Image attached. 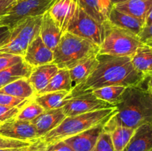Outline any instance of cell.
<instances>
[{
  "label": "cell",
  "instance_id": "obj_17",
  "mask_svg": "<svg viewBox=\"0 0 152 151\" xmlns=\"http://www.w3.org/2000/svg\"><path fill=\"white\" fill-rule=\"evenodd\" d=\"M123 151H152V125L142 124L137 127Z\"/></svg>",
  "mask_w": 152,
  "mask_h": 151
},
{
  "label": "cell",
  "instance_id": "obj_34",
  "mask_svg": "<svg viewBox=\"0 0 152 151\" xmlns=\"http://www.w3.org/2000/svg\"><path fill=\"white\" fill-rule=\"evenodd\" d=\"M33 143H34V142L15 140V139H8V138L0 136V149L25 147L30 146V145L32 144Z\"/></svg>",
  "mask_w": 152,
  "mask_h": 151
},
{
  "label": "cell",
  "instance_id": "obj_21",
  "mask_svg": "<svg viewBox=\"0 0 152 151\" xmlns=\"http://www.w3.org/2000/svg\"><path fill=\"white\" fill-rule=\"evenodd\" d=\"M96 56H91L86 59L69 70L72 90L83 84L94 70L98 65V59Z\"/></svg>",
  "mask_w": 152,
  "mask_h": 151
},
{
  "label": "cell",
  "instance_id": "obj_28",
  "mask_svg": "<svg viewBox=\"0 0 152 151\" xmlns=\"http://www.w3.org/2000/svg\"><path fill=\"white\" fill-rule=\"evenodd\" d=\"M28 44L18 37L10 36L7 43L0 47V53H8V54L16 55L23 57L26 52Z\"/></svg>",
  "mask_w": 152,
  "mask_h": 151
},
{
  "label": "cell",
  "instance_id": "obj_7",
  "mask_svg": "<svg viewBox=\"0 0 152 151\" xmlns=\"http://www.w3.org/2000/svg\"><path fill=\"white\" fill-rule=\"evenodd\" d=\"M54 0H16L4 16L0 19V26L11 29L16 23L31 16L43 15Z\"/></svg>",
  "mask_w": 152,
  "mask_h": 151
},
{
  "label": "cell",
  "instance_id": "obj_25",
  "mask_svg": "<svg viewBox=\"0 0 152 151\" xmlns=\"http://www.w3.org/2000/svg\"><path fill=\"white\" fill-rule=\"evenodd\" d=\"M71 90L72 87H71L69 70L59 69L56 75L50 80L49 84L37 94L59 91V90H65L71 93Z\"/></svg>",
  "mask_w": 152,
  "mask_h": 151
},
{
  "label": "cell",
  "instance_id": "obj_24",
  "mask_svg": "<svg viewBox=\"0 0 152 151\" xmlns=\"http://www.w3.org/2000/svg\"><path fill=\"white\" fill-rule=\"evenodd\" d=\"M0 93L28 99H34L36 94L31 83L26 78H19L1 87Z\"/></svg>",
  "mask_w": 152,
  "mask_h": 151
},
{
  "label": "cell",
  "instance_id": "obj_27",
  "mask_svg": "<svg viewBox=\"0 0 152 151\" xmlns=\"http://www.w3.org/2000/svg\"><path fill=\"white\" fill-rule=\"evenodd\" d=\"M134 131L135 129L134 128L123 126H116L108 132L111 135V141L115 151H123Z\"/></svg>",
  "mask_w": 152,
  "mask_h": 151
},
{
  "label": "cell",
  "instance_id": "obj_39",
  "mask_svg": "<svg viewBox=\"0 0 152 151\" xmlns=\"http://www.w3.org/2000/svg\"><path fill=\"white\" fill-rule=\"evenodd\" d=\"M11 30L6 26H0V47L7 42L10 37Z\"/></svg>",
  "mask_w": 152,
  "mask_h": 151
},
{
  "label": "cell",
  "instance_id": "obj_10",
  "mask_svg": "<svg viewBox=\"0 0 152 151\" xmlns=\"http://www.w3.org/2000/svg\"><path fill=\"white\" fill-rule=\"evenodd\" d=\"M77 4V0H54L48 10L63 33L66 32L68 24L75 13Z\"/></svg>",
  "mask_w": 152,
  "mask_h": 151
},
{
  "label": "cell",
  "instance_id": "obj_41",
  "mask_svg": "<svg viewBox=\"0 0 152 151\" xmlns=\"http://www.w3.org/2000/svg\"><path fill=\"white\" fill-rule=\"evenodd\" d=\"M45 144L42 142L40 139L33 143L30 147H28L24 151H43L45 147Z\"/></svg>",
  "mask_w": 152,
  "mask_h": 151
},
{
  "label": "cell",
  "instance_id": "obj_36",
  "mask_svg": "<svg viewBox=\"0 0 152 151\" xmlns=\"http://www.w3.org/2000/svg\"><path fill=\"white\" fill-rule=\"evenodd\" d=\"M43 151H74L69 145L67 144L64 141L54 142L45 145Z\"/></svg>",
  "mask_w": 152,
  "mask_h": 151
},
{
  "label": "cell",
  "instance_id": "obj_22",
  "mask_svg": "<svg viewBox=\"0 0 152 151\" xmlns=\"http://www.w3.org/2000/svg\"><path fill=\"white\" fill-rule=\"evenodd\" d=\"M69 92L65 90H59L50 93L36 94L34 96V101L44 109V110L61 108L68 102L67 96Z\"/></svg>",
  "mask_w": 152,
  "mask_h": 151
},
{
  "label": "cell",
  "instance_id": "obj_33",
  "mask_svg": "<svg viewBox=\"0 0 152 151\" xmlns=\"http://www.w3.org/2000/svg\"><path fill=\"white\" fill-rule=\"evenodd\" d=\"M22 56L0 53V71L23 62Z\"/></svg>",
  "mask_w": 152,
  "mask_h": 151
},
{
  "label": "cell",
  "instance_id": "obj_38",
  "mask_svg": "<svg viewBox=\"0 0 152 151\" xmlns=\"http://www.w3.org/2000/svg\"><path fill=\"white\" fill-rule=\"evenodd\" d=\"M142 43H145L148 40L152 39V24L148 26L144 27L138 36Z\"/></svg>",
  "mask_w": 152,
  "mask_h": 151
},
{
  "label": "cell",
  "instance_id": "obj_37",
  "mask_svg": "<svg viewBox=\"0 0 152 151\" xmlns=\"http://www.w3.org/2000/svg\"><path fill=\"white\" fill-rule=\"evenodd\" d=\"M98 1H99V7L101 13L104 19L107 20L113 7L111 0H98Z\"/></svg>",
  "mask_w": 152,
  "mask_h": 151
},
{
  "label": "cell",
  "instance_id": "obj_23",
  "mask_svg": "<svg viewBox=\"0 0 152 151\" xmlns=\"http://www.w3.org/2000/svg\"><path fill=\"white\" fill-rule=\"evenodd\" d=\"M32 67L25 61L5 70L0 71V89L7 84L22 78H28L32 71Z\"/></svg>",
  "mask_w": 152,
  "mask_h": 151
},
{
  "label": "cell",
  "instance_id": "obj_42",
  "mask_svg": "<svg viewBox=\"0 0 152 151\" xmlns=\"http://www.w3.org/2000/svg\"><path fill=\"white\" fill-rule=\"evenodd\" d=\"M152 24V8L150 10L147 14L146 17H145V22H144V27L148 26V25H151Z\"/></svg>",
  "mask_w": 152,
  "mask_h": 151
},
{
  "label": "cell",
  "instance_id": "obj_46",
  "mask_svg": "<svg viewBox=\"0 0 152 151\" xmlns=\"http://www.w3.org/2000/svg\"><path fill=\"white\" fill-rule=\"evenodd\" d=\"M144 44H146V45L150 46V47H152V39H151V40H148V41H147L146 42L144 43Z\"/></svg>",
  "mask_w": 152,
  "mask_h": 151
},
{
  "label": "cell",
  "instance_id": "obj_5",
  "mask_svg": "<svg viewBox=\"0 0 152 151\" xmlns=\"http://www.w3.org/2000/svg\"><path fill=\"white\" fill-rule=\"evenodd\" d=\"M104 24L105 37L99 46L98 54L132 57L138 47L143 44L138 36L130 31L115 26L108 20L105 21Z\"/></svg>",
  "mask_w": 152,
  "mask_h": 151
},
{
  "label": "cell",
  "instance_id": "obj_1",
  "mask_svg": "<svg viewBox=\"0 0 152 151\" xmlns=\"http://www.w3.org/2000/svg\"><path fill=\"white\" fill-rule=\"evenodd\" d=\"M98 65L87 79L73 89L67 99L88 93L95 89L112 85L142 86L146 81L132 65L131 57L97 54Z\"/></svg>",
  "mask_w": 152,
  "mask_h": 151
},
{
  "label": "cell",
  "instance_id": "obj_44",
  "mask_svg": "<svg viewBox=\"0 0 152 151\" xmlns=\"http://www.w3.org/2000/svg\"><path fill=\"white\" fill-rule=\"evenodd\" d=\"M146 80H148L147 81V90L149 92L150 94L152 96V76L149 77L148 78H147Z\"/></svg>",
  "mask_w": 152,
  "mask_h": 151
},
{
  "label": "cell",
  "instance_id": "obj_45",
  "mask_svg": "<svg viewBox=\"0 0 152 151\" xmlns=\"http://www.w3.org/2000/svg\"><path fill=\"white\" fill-rule=\"evenodd\" d=\"M131 1V0H111V3H112V5H114V4H119V3L126 2V1Z\"/></svg>",
  "mask_w": 152,
  "mask_h": 151
},
{
  "label": "cell",
  "instance_id": "obj_15",
  "mask_svg": "<svg viewBox=\"0 0 152 151\" xmlns=\"http://www.w3.org/2000/svg\"><path fill=\"white\" fill-rule=\"evenodd\" d=\"M58 70V67L53 62L32 68L28 80L31 83L36 94L39 93L49 84Z\"/></svg>",
  "mask_w": 152,
  "mask_h": 151
},
{
  "label": "cell",
  "instance_id": "obj_29",
  "mask_svg": "<svg viewBox=\"0 0 152 151\" xmlns=\"http://www.w3.org/2000/svg\"><path fill=\"white\" fill-rule=\"evenodd\" d=\"M44 111V109L33 99L21 108L19 113L16 115V118L18 119L24 120V121H31L37 118L40 114L42 113Z\"/></svg>",
  "mask_w": 152,
  "mask_h": 151
},
{
  "label": "cell",
  "instance_id": "obj_19",
  "mask_svg": "<svg viewBox=\"0 0 152 151\" xmlns=\"http://www.w3.org/2000/svg\"><path fill=\"white\" fill-rule=\"evenodd\" d=\"M131 59L134 68L145 79L152 76V47L142 44Z\"/></svg>",
  "mask_w": 152,
  "mask_h": 151
},
{
  "label": "cell",
  "instance_id": "obj_35",
  "mask_svg": "<svg viewBox=\"0 0 152 151\" xmlns=\"http://www.w3.org/2000/svg\"><path fill=\"white\" fill-rule=\"evenodd\" d=\"M19 110L20 109L18 107L0 105V124L16 117V115L19 113Z\"/></svg>",
  "mask_w": 152,
  "mask_h": 151
},
{
  "label": "cell",
  "instance_id": "obj_26",
  "mask_svg": "<svg viewBox=\"0 0 152 151\" xmlns=\"http://www.w3.org/2000/svg\"><path fill=\"white\" fill-rule=\"evenodd\" d=\"M126 89V87L124 86H106V87L95 89L91 93H93L97 99L105 101L116 106L119 101L120 100V98Z\"/></svg>",
  "mask_w": 152,
  "mask_h": 151
},
{
  "label": "cell",
  "instance_id": "obj_30",
  "mask_svg": "<svg viewBox=\"0 0 152 151\" xmlns=\"http://www.w3.org/2000/svg\"><path fill=\"white\" fill-rule=\"evenodd\" d=\"M79 5L85 12L99 23H103L105 20L101 13L98 0H77Z\"/></svg>",
  "mask_w": 152,
  "mask_h": 151
},
{
  "label": "cell",
  "instance_id": "obj_11",
  "mask_svg": "<svg viewBox=\"0 0 152 151\" xmlns=\"http://www.w3.org/2000/svg\"><path fill=\"white\" fill-rule=\"evenodd\" d=\"M23 59L27 64L34 68L52 63L53 61V52L45 44L39 36L28 44Z\"/></svg>",
  "mask_w": 152,
  "mask_h": 151
},
{
  "label": "cell",
  "instance_id": "obj_14",
  "mask_svg": "<svg viewBox=\"0 0 152 151\" xmlns=\"http://www.w3.org/2000/svg\"><path fill=\"white\" fill-rule=\"evenodd\" d=\"M42 16L43 15L31 16L21 20L10 29V36L18 37L29 44L33 40L39 36Z\"/></svg>",
  "mask_w": 152,
  "mask_h": 151
},
{
  "label": "cell",
  "instance_id": "obj_40",
  "mask_svg": "<svg viewBox=\"0 0 152 151\" xmlns=\"http://www.w3.org/2000/svg\"><path fill=\"white\" fill-rule=\"evenodd\" d=\"M16 0H0V19L7 13Z\"/></svg>",
  "mask_w": 152,
  "mask_h": 151
},
{
  "label": "cell",
  "instance_id": "obj_20",
  "mask_svg": "<svg viewBox=\"0 0 152 151\" xmlns=\"http://www.w3.org/2000/svg\"><path fill=\"white\" fill-rule=\"evenodd\" d=\"M113 7L140 19L144 24L147 14L152 8V0H131L114 4Z\"/></svg>",
  "mask_w": 152,
  "mask_h": 151
},
{
  "label": "cell",
  "instance_id": "obj_16",
  "mask_svg": "<svg viewBox=\"0 0 152 151\" xmlns=\"http://www.w3.org/2000/svg\"><path fill=\"white\" fill-rule=\"evenodd\" d=\"M63 34L60 28L54 22L48 11H46L42 16L39 36L46 46L53 50L60 41Z\"/></svg>",
  "mask_w": 152,
  "mask_h": 151
},
{
  "label": "cell",
  "instance_id": "obj_43",
  "mask_svg": "<svg viewBox=\"0 0 152 151\" xmlns=\"http://www.w3.org/2000/svg\"><path fill=\"white\" fill-rule=\"evenodd\" d=\"M30 146H31V145H30ZM28 147H19V148H6V149H0V151H24Z\"/></svg>",
  "mask_w": 152,
  "mask_h": 151
},
{
  "label": "cell",
  "instance_id": "obj_31",
  "mask_svg": "<svg viewBox=\"0 0 152 151\" xmlns=\"http://www.w3.org/2000/svg\"><path fill=\"white\" fill-rule=\"evenodd\" d=\"M33 99H22V98L14 97L10 95L0 93V105L12 107H18L19 109L25 106L27 103L32 100Z\"/></svg>",
  "mask_w": 152,
  "mask_h": 151
},
{
  "label": "cell",
  "instance_id": "obj_3",
  "mask_svg": "<svg viewBox=\"0 0 152 151\" xmlns=\"http://www.w3.org/2000/svg\"><path fill=\"white\" fill-rule=\"evenodd\" d=\"M117 113V108L116 107L66 117L58 127L39 139L45 144L64 141L85 130L105 124Z\"/></svg>",
  "mask_w": 152,
  "mask_h": 151
},
{
  "label": "cell",
  "instance_id": "obj_6",
  "mask_svg": "<svg viewBox=\"0 0 152 151\" xmlns=\"http://www.w3.org/2000/svg\"><path fill=\"white\" fill-rule=\"evenodd\" d=\"M66 32L88 39L99 47L105 37V27L104 22L99 23L94 19L78 4Z\"/></svg>",
  "mask_w": 152,
  "mask_h": 151
},
{
  "label": "cell",
  "instance_id": "obj_12",
  "mask_svg": "<svg viewBox=\"0 0 152 151\" xmlns=\"http://www.w3.org/2000/svg\"><path fill=\"white\" fill-rule=\"evenodd\" d=\"M104 124L94 127L79 134L65 139L64 142L69 145L74 151H93L101 133L103 130Z\"/></svg>",
  "mask_w": 152,
  "mask_h": 151
},
{
  "label": "cell",
  "instance_id": "obj_18",
  "mask_svg": "<svg viewBox=\"0 0 152 151\" xmlns=\"http://www.w3.org/2000/svg\"><path fill=\"white\" fill-rule=\"evenodd\" d=\"M107 20L112 25L127 30L137 36H139L144 28L143 22L140 19L127 13L119 11L114 7L111 9Z\"/></svg>",
  "mask_w": 152,
  "mask_h": 151
},
{
  "label": "cell",
  "instance_id": "obj_32",
  "mask_svg": "<svg viewBox=\"0 0 152 151\" xmlns=\"http://www.w3.org/2000/svg\"><path fill=\"white\" fill-rule=\"evenodd\" d=\"M93 151H115L108 132L102 130Z\"/></svg>",
  "mask_w": 152,
  "mask_h": 151
},
{
  "label": "cell",
  "instance_id": "obj_4",
  "mask_svg": "<svg viewBox=\"0 0 152 151\" xmlns=\"http://www.w3.org/2000/svg\"><path fill=\"white\" fill-rule=\"evenodd\" d=\"M99 47L84 38L65 32L53 50V63L59 69L70 70L86 59L96 56Z\"/></svg>",
  "mask_w": 152,
  "mask_h": 151
},
{
  "label": "cell",
  "instance_id": "obj_2",
  "mask_svg": "<svg viewBox=\"0 0 152 151\" xmlns=\"http://www.w3.org/2000/svg\"><path fill=\"white\" fill-rule=\"evenodd\" d=\"M116 106L117 113L104 124L105 131L116 126L136 129L142 124L152 125V96L142 86L126 87Z\"/></svg>",
  "mask_w": 152,
  "mask_h": 151
},
{
  "label": "cell",
  "instance_id": "obj_13",
  "mask_svg": "<svg viewBox=\"0 0 152 151\" xmlns=\"http://www.w3.org/2000/svg\"><path fill=\"white\" fill-rule=\"evenodd\" d=\"M66 118L62 107L45 110L42 113L31 121L37 130L39 139L56 128Z\"/></svg>",
  "mask_w": 152,
  "mask_h": 151
},
{
  "label": "cell",
  "instance_id": "obj_9",
  "mask_svg": "<svg viewBox=\"0 0 152 151\" xmlns=\"http://www.w3.org/2000/svg\"><path fill=\"white\" fill-rule=\"evenodd\" d=\"M0 136L30 142H35L39 139L35 127L31 121L18 119L16 117L0 124Z\"/></svg>",
  "mask_w": 152,
  "mask_h": 151
},
{
  "label": "cell",
  "instance_id": "obj_8",
  "mask_svg": "<svg viewBox=\"0 0 152 151\" xmlns=\"http://www.w3.org/2000/svg\"><path fill=\"white\" fill-rule=\"evenodd\" d=\"M113 107L116 106L97 99L92 93H88L68 99V102L62 107V110L65 116L69 117Z\"/></svg>",
  "mask_w": 152,
  "mask_h": 151
}]
</instances>
